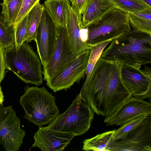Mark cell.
I'll use <instances>...</instances> for the list:
<instances>
[{
    "mask_svg": "<svg viewBox=\"0 0 151 151\" xmlns=\"http://www.w3.org/2000/svg\"><path fill=\"white\" fill-rule=\"evenodd\" d=\"M76 56L69 44L65 26H58L56 44L50 61L42 68L44 80L46 83L56 78L67 68Z\"/></svg>",
    "mask_w": 151,
    "mask_h": 151,
    "instance_id": "9",
    "label": "cell"
},
{
    "mask_svg": "<svg viewBox=\"0 0 151 151\" xmlns=\"http://www.w3.org/2000/svg\"><path fill=\"white\" fill-rule=\"evenodd\" d=\"M28 14L15 27V46L17 50L25 41Z\"/></svg>",
    "mask_w": 151,
    "mask_h": 151,
    "instance_id": "26",
    "label": "cell"
},
{
    "mask_svg": "<svg viewBox=\"0 0 151 151\" xmlns=\"http://www.w3.org/2000/svg\"><path fill=\"white\" fill-rule=\"evenodd\" d=\"M69 0L70 2H71V4L73 3L76 0Z\"/></svg>",
    "mask_w": 151,
    "mask_h": 151,
    "instance_id": "34",
    "label": "cell"
},
{
    "mask_svg": "<svg viewBox=\"0 0 151 151\" xmlns=\"http://www.w3.org/2000/svg\"><path fill=\"white\" fill-rule=\"evenodd\" d=\"M111 41V40L107 41L91 46L90 56L85 74L86 79L83 84H86L87 81L102 52Z\"/></svg>",
    "mask_w": 151,
    "mask_h": 151,
    "instance_id": "24",
    "label": "cell"
},
{
    "mask_svg": "<svg viewBox=\"0 0 151 151\" xmlns=\"http://www.w3.org/2000/svg\"><path fill=\"white\" fill-rule=\"evenodd\" d=\"M143 114L126 122L118 129L115 130L112 137L113 141L124 139L131 132L137 127L147 116Z\"/></svg>",
    "mask_w": 151,
    "mask_h": 151,
    "instance_id": "23",
    "label": "cell"
},
{
    "mask_svg": "<svg viewBox=\"0 0 151 151\" xmlns=\"http://www.w3.org/2000/svg\"><path fill=\"white\" fill-rule=\"evenodd\" d=\"M86 42L93 46L112 40L130 31L129 13L115 8L86 28Z\"/></svg>",
    "mask_w": 151,
    "mask_h": 151,
    "instance_id": "6",
    "label": "cell"
},
{
    "mask_svg": "<svg viewBox=\"0 0 151 151\" xmlns=\"http://www.w3.org/2000/svg\"><path fill=\"white\" fill-rule=\"evenodd\" d=\"M90 53L88 50L77 56L70 64L56 78L46 83L54 92L70 88L79 83L85 75Z\"/></svg>",
    "mask_w": 151,
    "mask_h": 151,
    "instance_id": "11",
    "label": "cell"
},
{
    "mask_svg": "<svg viewBox=\"0 0 151 151\" xmlns=\"http://www.w3.org/2000/svg\"><path fill=\"white\" fill-rule=\"evenodd\" d=\"M4 54L6 69L27 83L37 86L42 84V63L29 42L24 41L17 50L15 45L7 48Z\"/></svg>",
    "mask_w": 151,
    "mask_h": 151,
    "instance_id": "3",
    "label": "cell"
},
{
    "mask_svg": "<svg viewBox=\"0 0 151 151\" xmlns=\"http://www.w3.org/2000/svg\"><path fill=\"white\" fill-rule=\"evenodd\" d=\"M149 5L151 6V0H143Z\"/></svg>",
    "mask_w": 151,
    "mask_h": 151,
    "instance_id": "33",
    "label": "cell"
},
{
    "mask_svg": "<svg viewBox=\"0 0 151 151\" xmlns=\"http://www.w3.org/2000/svg\"><path fill=\"white\" fill-rule=\"evenodd\" d=\"M4 49L2 46L0 45V84L3 80L6 69L4 58Z\"/></svg>",
    "mask_w": 151,
    "mask_h": 151,
    "instance_id": "28",
    "label": "cell"
},
{
    "mask_svg": "<svg viewBox=\"0 0 151 151\" xmlns=\"http://www.w3.org/2000/svg\"><path fill=\"white\" fill-rule=\"evenodd\" d=\"M131 14L138 17L151 21V10L135 12Z\"/></svg>",
    "mask_w": 151,
    "mask_h": 151,
    "instance_id": "30",
    "label": "cell"
},
{
    "mask_svg": "<svg viewBox=\"0 0 151 151\" xmlns=\"http://www.w3.org/2000/svg\"><path fill=\"white\" fill-rule=\"evenodd\" d=\"M111 42L100 57L139 68L151 63V34L133 29Z\"/></svg>",
    "mask_w": 151,
    "mask_h": 151,
    "instance_id": "2",
    "label": "cell"
},
{
    "mask_svg": "<svg viewBox=\"0 0 151 151\" xmlns=\"http://www.w3.org/2000/svg\"><path fill=\"white\" fill-rule=\"evenodd\" d=\"M94 112L81 91L64 113L58 114L46 127L50 129L83 134L89 129Z\"/></svg>",
    "mask_w": 151,
    "mask_h": 151,
    "instance_id": "5",
    "label": "cell"
},
{
    "mask_svg": "<svg viewBox=\"0 0 151 151\" xmlns=\"http://www.w3.org/2000/svg\"><path fill=\"white\" fill-rule=\"evenodd\" d=\"M123 63L100 57L81 91L94 113L104 117L112 114L133 96L121 76Z\"/></svg>",
    "mask_w": 151,
    "mask_h": 151,
    "instance_id": "1",
    "label": "cell"
},
{
    "mask_svg": "<svg viewBox=\"0 0 151 151\" xmlns=\"http://www.w3.org/2000/svg\"><path fill=\"white\" fill-rule=\"evenodd\" d=\"M88 0H76L71 4V6L77 13L81 14L82 10Z\"/></svg>",
    "mask_w": 151,
    "mask_h": 151,
    "instance_id": "29",
    "label": "cell"
},
{
    "mask_svg": "<svg viewBox=\"0 0 151 151\" xmlns=\"http://www.w3.org/2000/svg\"><path fill=\"white\" fill-rule=\"evenodd\" d=\"M24 89L19 100L24 118L39 127L49 124L59 114L55 97L45 87L26 86Z\"/></svg>",
    "mask_w": 151,
    "mask_h": 151,
    "instance_id": "4",
    "label": "cell"
},
{
    "mask_svg": "<svg viewBox=\"0 0 151 151\" xmlns=\"http://www.w3.org/2000/svg\"><path fill=\"white\" fill-rule=\"evenodd\" d=\"M67 17L65 26L68 42L72 52L77 56L90 50L91 46L81 38L82 15L72 8L70 3L67 8Z\"/></svg>",
    "mask_w": 151,
    "mask_h": 151,
    "instance_id": "15",
    "label": "cell"
},
{
    "mask_svg": "<svg viewBox=\"0 0 151 151\" xmlns=\"http://www.w3.org/2000/svg\"><path fill=\"white\" fill-rule=\"evenodd\" d=\"M151 91H150L148 93L143 95L139 96H136L134 97L136 98L143 100L146 98H149L151 100Z\"/></svg>",
    "mask_w": 151,
    "mask_h": 151,
    "instance_id": "31",
    "label": "cell"
},
{
    "mask_svg": "<svg viewBox=\"0 0 151 151\" xmlns=\"http://www.w3.org/2000/svg\"></svg>",
    "mask_w": 151,
    "mask_h": 151,
    "instance_id": "35",
    "label": "cell"
},
{
    "mask_svg": "<svg viewBox=\"0 0 151 151\" xmlns=\"http://www.w3.org/2000/svg\"><path fill=\"white\" fill-rule=\"evenodd\" d=\"M143 114L151 115L150 102L132 97L111 114L105 117L107 126L122 125L132 119Z\"/></svg>",
    "mask_w": 151,
    "mask_h": 151,
    "instance_id": "13",
    "label": "cell"
},
{
    "mask_svg": "<svg viewBox=\"0 0 151 151\" xmlns=\"http://www.w3.org/2000/svg\"><path fill=\"white\" fill-rule=\"evenodd\" d=\"M40 0H23L21 8L14 22L15 27Z\"/></svg>",
    "mask_w": 151,
    "mask_h": 151,
    "instance_id": "27",
    "label": "cell"
},
{
    "mask_svg": "<svg viewBox=\"0 0 151 151\" xmlns=\"http://www.w3.org/2000/svg\"><path fill=\"white\" fill-rule=\"evenodd\" d=\"M122 81L133 96L146 94L151 91V69L145 66L144 69L125 64L121 70Z\"/></svg>",
    "mask_w": 151,
    "mask_h": 151,
    "instance_id": "12",
    "label": "cell"
},
{
    "mask_svg": "<svg viewBox=\"0 0 151 151\" xmlns=\"http://www.w3.org/2000/svg\"><path fill=\"white\" fill-rule=\"evenodd\" d=\"M23 0H3L1 4L2 14L9 25L14 24L22 6Z\"/></svg>",
    "mask_w": 151,
    "mask_h": 151,
    "instance_id": "21",
    "label": "cell"
},
{
    "mask_svg": "<svg viewBox=\"0 0 151 151\" xmlns=\"http://www.w3.org/2000/svg\"><path fill=\"white\" fill-rule=\"evenodd\" d=\"M117 8L128 13L151 10V6L143 0H112Z\"/></svg>",
    "mask_w": 151,
    "mask_h": 151,
    "instance_id": "22",
    "label": "cell"
},
{
    "mask_svg": "<svg viewBox=\"0 0 151 151\" xmlns=\"http://www.w3.org/2000/svg\"><path fill=\"white\" fill-rule=\"evenodd\" d=\"M130 25L133 29L151 34V21L147 20L129 13Z\"/></svg>",
    "mask_w": 151,
    "mask_h": 151,
    "instance_id": "25",
    "label": "cell"
},
{
    "mask_svg": "<svg viewBox=\"0 0 151 151\" xmlns=\"http://www.w3.org/2000/svg\"><path fill=\"white\" fill-rule=\"evenodd\" d=\"M115 130L106 131L84 140L83 142V150L87 151H110L109 146L113 141L112 137Z\"/></svg>",
    "mask_w": 151,
    "mask_h": 151,
    "instance_id": "18",
    "label": "cell"
},
{
    "mask_svg": "<svg viewBox=\"0 0 151 151\" xmlns=\"http://www.w3.org/2000/svg\"><path fill=\"white\" fill-rule=\"evenodd\" d=\"M15 27L9 25L0 14V45L4 50L15 45Z\"/></svg>",
    "mask_w": 151,
    "mask_h": 151,
    "instance_id": "20",
    "label": "cell"
},
{
    "mask_svg": "<svg viewBox=\"0 0 151 151\" xmlns=\"http://www.w3.org/2000/svg\"><path fill=\"white\" fill-rule=\"evenodd\" d=\"M75 136L72 133L39 126L37 131L34 133V142L31 148L37 147L43 151H63Z\"/></svg>",
    "mask_w": 151,
    "mask_h": 151,
    "instance_id": "14",
    "label": "cell"
},
{
    "mask_svg": "<svg viewBox=\"0 0 151 151\" xmlns=\"http://www.w3.org/2000/svg\"><path fill=\"white\" fill-rule=\"evenodd\" d=\"M110 151H151V117L148 116L124 139L112 141Z\"/></svg>",
    "mask_w": 151,
    "mask_h": 151,
    "instance_id": "10",
    "label": "cell"
},
{
    "mask_svg": "<svg viewBox=\"0 0 151 151\" xmlns=\"http://www.w3.org/2000/svg\"><path fill=\"white\" fill-rule=\"evenodd\" d=\"M12 106L0 105V143L6 151H17L23 143L25 132Z\"/></svg>",
    "mask_w": 151,
    "mask_h": 151,
    "instance_id": "7",
    "label": "cell"
},
{
    "mask_svg": "<svg viewBox=\"0 0 151 151\" xmlns=\"http://www.w3.org/2000/svg\"><path fill=\"white\" fill-rule=\"evenodd\" d=\"M116 8H118L112 0H88L81 13L83 28H86Z\"/></svg>",
    "mask_w": 151,
    "mask_h": 151,
    "instance_id": "16",
    "label": "cell"
},
{
    "mask_svg": "<svg viewBox=\"0 0 151 151\" xmlns=\"http://www.w3.org/2000/svg\"><path fill=\"white\" fill-rule=\"evenodd\" d=\"M4 96L1 90V88L0 84V105L3 104L4 101Z\"/></svg>",
    "mask_w": 151,
    "mask_h": 151,
    "instance_id": "32",
    "label": "cell"
},
{
    "mask_svg": "<svg viewBox=\"0 0 151 151\" xmlns=\"http://www.w3.org/2000/svg\"><path fill=\"white\" fill-rule=\"evenodd\" d=\"M69 0H46L43 5L58 26H65L67 22V8Z\"/></svg>",
    "mask_w": 151,
    "mask_h": 151,
    "instance_id": "17",
    "label": "cell"
},
{
    "mask_svg": "<svg viewBox=\"0 0 151 151\" xmlns=\"http://www.w3.org/2000/svg\"><path fill=\"white\" fill-rule=\"evenodd\" d=\"M58 26L43 5V9L35 38L37 52L43 68L50 60L57 42Z\"/></svg>",
    "mask_w": 151,
    "mask_h": 151,
    "instance_id": "8",
    "label": "cell"
},
{
    "mask_svg": "<svg viewBox=\"0 0 151 151\" xmlns=\"http://www.w3.org/2000/svg\"><path fill=\"white\" fill-rule=\"evenodd\" d=\"M43 9V5L37 2L28 14L25 41H35Z\"/></svg>",
    "mask_w": 151,
    "mask_h": 151,
    "instance_id": "19",
    "label": "cell"
}]
</instances>
